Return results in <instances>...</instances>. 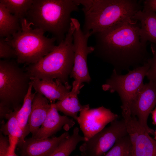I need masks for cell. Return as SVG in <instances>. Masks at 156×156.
<instances>
[{
    "label": "cell",
    "mask_w": 156,
    "mask_h": 156,
    "mask_svg": "<svg viewBox=\"0 0 156 156\" xmlns=\"http://www.w3.org/2000/svg\"><path fill=\"white\" fill-rule=\"evenodd\" d=\"M69 135L66 131L58 137L25 139L21 144L17 145L20 156H50L61 141Z\"/></svg>",
    "instance_id": "7c38bea8"
},
{
    "label": "cell",
    "mask_w": 156,
    "mask_h": 156,
    "mask_svg": "<svg viewBox=\"0 0 156 156\" xmlns=\"http://www.w3.org/2000/svg\"><path fill=\"white\" fill-rule=\"evenodd\" d=\"M21 29L20 20L0 3V38H9Z\"/></svg>",
    "instance_id": "d6986e66"
},
{
    "label": "cell",
    "mask_w": 156,
    "mask_h": 156,
    "mask_svg": "<svg viewBox=\"0 0 156 156\" xmlns=\"http://www.w3.org/2000/svg\"><path fill=\"white\" fill-rule=\"evenodd\" d=\"M82 5L83 31L91 36L131 19L142 7L136 0H76Z\"/></svg>",
    "instance_id": "7a4b0ae2"
},
{
    "label": "cell",
    "mask_w": 156,
    "mask_h": 156,
    "mask_svg": "<svg viewBox=\"0 0 156 156\" xmlns=\"http://www.w3.org/2000/svg\"><path fill=\"white\" fill-rule=\"evenodd\" d=\"M155 135V137H154V139L156 141V129L155 130V131L154 132V134Z\"/></svg>",
    "instance_id": "1f68e13d"
},
{
    "label": "cell",
    "mask_w": 156,
    "mask_h": 156,
    "mask_svg": "<svg viewBox=\"0 0 156 156\" xmlns=\"http://www.w3.org/2000/svg\"><path fill=\"white\" fill-rule=\"evenodd\" d=\"M117 114L103 106L82 110L77 122L86 140L103 129L109 123L116 120Z\"/></svg>",
    "instance_id": "30bf717a"
},
{
    "label": "cell",
    "mask_w": 156,
    "mask_h": 156,
    "mask_svg": "<svg viewBox=\"0 0 156 156\" xmlns=\"http://www.w3.org/2000/svg\"><path fill=\"white\" fill-rule=\"evenodd\" d=\"M138 22L128 19L94 35L93 52L118 74L144 65L151 57L147 43L141 40Z\"/></svg>",
    "instance_id": "6da1fadb"
},
{
    "label": "cell",
    "mask_w": 156,
    "mask_h": 156,
    "mask_svg": "<svg viewBox=\"0 0 156 156\" xmlns=\"http://www.w3.org/2000/svg\"><path fill=\"white\" fill-rule=\"evenodd\" d=\"M132 156H156V141L144 129L132 146Z\"/></svg>",
    "instance_id": "ac0fdd59"
},
{
    "label": "cell",
    "mask_w": 156,
    "mask_h": 156,
    "mask_svg": "<svg viewBox=\"0 0 156 156\" xmlns=\"http://www.w3.org/2000/svg\"><path fill=\"white\" fill-rule=\"evenodd\" d=\"M71 21L75 27L73 34L74 61L70 77L74 79L72 86L82 88L83 83H89L91 80L87 65V57L89 54L93 52L94 47L88 45L89 38L91 36L90 34L83 32L76 18H72Z\"/></svg>",
    "instance_id": "ba28073f"
},
{
    "label": "cell",
    "mask_w": 156,
    "mask_h": 156,
    "mask_svg": "<svg viewBox=\"0 0 156 156\" xmlns=\"http://www.w3.org/2000/svg\"><path fill=\"white\" fill-rule=\"evenodd\" d=\"M32 83L31 81L27 94L24 100L22 105L18 112L16 118L19 125L23 131L25 137L30 132L28 120L31 110L33 99L37 93L32 91Z\"/></svg>",
    "instance_id": "ffe728a7"
},
{
    "label": "cell",
    "mask_w": 156,
    "mask_h": 156,
    "mask_svg": "<svg viewBox=\"0 0 156 156\" xmlns=\"http://www.w3.org/2000/svg\"><path fill=\"white\" fill-rule=\"evenodd\" d=\"M76 0H33L25 18L35 28L51 34L59 44L71 23V13L79 10Z\"/></svg>",
    "instance_id": "3957f363"
},
{
    "label": "cell",
    "mask_w": 156,
    "mask_h": 156,
    "mask_svg": "<svg viewBox=\"0 0 156 156\" xmlns=\"http://www.w3.org/2000/svg\"><path fill=\"white\" fill-rule=\"evenodd\" d=\"M80 89L72 87L71 90L62 99L55 103L58 111L72 117L77 121L78 113L83 109L90 108L89 104L82 105L79 102L78 95Z\"/></svg>",
    "instance_id": "e0dca14e"
},
{
    "label": "cell",
    "mask_w": 156,
    "mask_h": 156,
    "mask_svg": "<svg viewBox=\"0 0 156 156\" xmlns=\"http://www.w3.org/2000/svg\"><path fill=\"white\" fill-rule=\"evenodd\" d=\"M148 62L130 70L124 75L113 70L110 77L102 86V89L111 93L116 92L122 102V114L131 115V106L137 94L144 84L143 81L149 68Z\"/></svg>",
    "instance_id": "52a82bcc"
},
{
    "label": "cell",
    "mask_w": 156,
    "mask_h": 156,
    "mask_svg": "<svg viewBox=\"0 0 156 156\" xmlns=\"http://www.w3.org/2000/svg\"><path fill=\"white\" fill-rule=\"evenodd\" d=\"M18 110H14L8 116L7 122L2 126L1 129V132L4 135H10L18 138V145L21 144L25 139L23 132L19 126L16 118Z\"/></svg>",
    "instance_id": "603a6c76"
},
{
    "label": "cell",
    "mask_w": 156,
    "mask_h": 156,
    "mask_svg": "<svg viewBox=\"0 0 156 156\" xmlns=\"http://www.w3.org/2000/svg\"><path fill=\"white\" fill-rule=\"evenodd\" d=\"M33 88L35 92L47 98L51 104L56 100L62 99L70 91L72 86L64 84L57 79L43 80L31 77Z\"/></svg>",
    "instance_id": "5bb4252c"
},
{
    "label": "cell",
    "mask_w": 156,
    "mask_h": 156,
    "mask_svg": "<svg viewBox=\"0 0 156 156\" xmlns=\"http://www.w3.org/2000/svg\"><path fill=\"white\" fill-rule=\"evenodd\" d=\"M131 19L140 22V35L142 42L149 41L156 45V13L150 10H140Z\"/></svg>",
    "instance_id": "2e32d148"
},
{
    "label": "cell",
    "mask_w": 156,
    "mask_h": 156,
    "mask_svg": "<svg viewBox=\"0 0 156 156\" xmlns=\"http://www.w3.org/2000/svg\"><path fill=\"white\" fill-rule=\"evenodd\" d=\"M51 104V108L46 119L32 137L42 139L49 138L60 131L62 127L68 131L75 125V122L72 118L59 114L55 103Z\"/></svg>",
    "instance_id": "4fadbf2b"
},
{
    "label": "cell",
    "mask_w": 156,
    "mask_h": 156,
    "mask_svg": "<svg viewBox=\"0 0 156 156\" xmlns=\"http://www.w3.org/2000/svg\"><path fill=\"white\" fill-rule=\"evenodd\" d=\"M148 10L156 12V0H146L144 1L142 11Z\"/></svg>",
    "instance_id": "f546056e"
},
{
    "label": "cell",
    "mask_w": 156,
    "mask_h": 156,
    "mask_svg": "<svg viewBox=\"0 0 156 156\" xmlns=\"http://www.w3.org/2000/svg\"><path fill=\"white\" fill-rule=\"evenodd\" d=\"M20 22L21 29L5 39L14 49L18 64H35L55 48L56 40L45 36L41 29L33 28L25 18Z\"/></svg>",
    "instance_id": "5b68a950"
},
{
    "label": "cell",
    "mask_w": 156,
    "mask_h": 156,
    "mask_svg": "<svg viewBox=\"0 0 156 156\" xmlns=\"http://www.w3.org/2000/svg\"><path fill=\"white\" fill-rule=\"evenodd\" d=\"M49 101L40 94L37 92L33 100L28 125L32 136L40 128L46 119L51 107Z\"/></svg>",
    "instance_id": "9a60e30c"
},
{
    "label": "cell",
    "mask_w": 156,
    "mask_h": 156,
    "mask_svg": "<svg viewBox=\"0 0 156 156\" xmlns=\"http://www.w3.org/2000/svg\"><path fill=\"white\" fill-rule=\"evenodd\" d=\"M122 115L128 135L133 146L135 144L140 131L144 129L140 125L135 117L131 115L122 114Z\"/></svg>",
    "instance_id": "d4e9b609"
},
{
    "label": "cell",
    "mask_w": 156,
    "mask_h": 156,
    "mask_svg": "<svg viewBox=\"0 0 156 156\" xmlns=\"http://www.w3.org/2000/svg\"><path fill=\"white\" fill-rule=\"evenodd\" d=\"M156 104V84L149 81L139 90L131 106V114L136 118L140 125L149 134L155 131L148 126V116Z\"/></svg>",
    "instance_id": "8fae6325"
},
{
    "label": "cell",
    "mask_w": 156,
    "mask_h": 156,
    "mask_svg": "<svg viewBox=\"0 0 156 156\" xmlns=\"http://www.w3.org/2000/svg\"><path fill=\"white\" fill-rule=\"evenodd\" d=\"M9 146L8 139L0 133V156H18L16 154H9L7 153Z\"/></svg>",
    "instance_id": "83f0119b"
},
{
    "label": "cell",
    "mask_w": 156,
    "mask_h": 156,
    "mask_svg": "<svg viewBox=\"0 0 156 156\" xmlns=\"http://www.w3.org/2000/svg\"><path fill=\"white\" fill-rule=\"evenodd\" d=\"M33 0H0L8 11L20 20L25 18Z\"/></svg>",
    "instance_id": "7402d4cb"
},
{
    "label": "cell",
    "mask_w": 156,
    "mask_h": 156,
    "mask_svg": "<svg viewBox=\"0 0 156 156\" xmlns=\"http://www.w3.org/2000/svg\"><path fill=\"white\" fill-rule=\"evenodd\" d=\"M132 146L128 135L117 140L103 156H127L132 152Z\"/></svg>",
    "instance_id": "cb8c5ba5"
},
{
    "label": "cell",
    "mask_w": 156,
    "mask_h": 156,
    "mask_svg": "<svg viewBox=\"0 0 156 156\" xmlns=\"http://www.w3.org/2000/svg\"><path fill=\"white\" fill-rule=\"evenodd\" d=\"M153 56L148 60L149 68L146 76L149 80L156 84V49H152Z\"/></svg>",
    "instance_id": "4316f807"
},
{
    "label": "cell",
    "mask_w": 156,
    "mask_h": 156,
    "mask_svg": "<svg viewBox=\"0 0 156 156\" xmlns=\"http://www.w3.org/2000/svg\"><path fill=\"white\" fill-rule=\"evenodd\" d=\"M153 124L156 125V104L154 109L151 112Z\"/></svg>",
    "instance_id": "4dcf8cb0"
},
{
    "label": "cell",
    "mask_w": 156,
    "mask_h": 156,
    "mask_svg": "<svg viewBox=\"0 0 156 156\" xmlns=\"http://www.w3.org/2000/svg\"><path fill=\"white\" fill-rule=\"evenodd\" d=\"M127 156H132V152H131Z\"/></svg>",
    "instance_id": "d6a6232c"
},
{
    "label": "cell",
    "mask_w": 156,
    "mask_h": 156,
    "mask_svg": "<svg viewBox=\"0 0 156 156\" xmlns=\"http://www.w3.org/2000/svg\"><path fill=\"white\" fill-rule=\"evenodd\" d=\"M79 147L81 156H103L120 138L128 135L123 119L110 123Z\"/></svg>",
    "instance_id": "9c48e42d"
},
{
    "label": "cell",
    "mask_w": 156,
    "mask_h": 156,
    "mask_svg": "<svg viewBox=\"0 0 156 156\" xmlns=\"http://www.w3.org/2000/svg\"><path fill=\"white\" fill-rule=\"evenodd\" d=\"M16 57L15 53L13 48L6 41L5 38H0V58L9 60L11 58Z\"/></svg>",
    "instance_id": "484cf974"
},
{
    "label": "cell",
    "mask_w": 156,
    "mask_h": 156,
    "mask_svg": "<svg viewBox=\"0 0 156 156\" xmlns=\"http://www.w3.org/2000/svg\"><path fill=\"white\" fill-rule=\"evenodd\" d=\"M79 129L75 128L71 135L62 140L50 156H69L80 142L86 141L84 136L79 134Z\"/></svg>",
    "instance_id": "44dd1931"
},
{
    "label": "cell",
    "mask_w": 156,
    "mask_h": 156,
    "mask_svg": "<svg viewBox=\"0 0 156 156\" xmlns=\"http://www.w3.org/2000/svg\"></svg>",
    "instance_id": "836d02e7"
},
{
    "label": "cell",
    "mask_w": 156,
    "mask_h": 156,
    "mask_svg": "<svg viewBox=\"0 0 156 156\" xmlns=\"http://www.w3.org/2000/svg\"><path fill=\"white\" fill-rule=\"evenodd\" d=\"M72 22V21H71ZM75 30L71 22L64 40L37 63L25 68L31 77L40 79H57L64 84L68 83V76L74 61L73 34Z\"/></svg>",
    "instance_id": "277c9868"
},
{
    "label": "cell",
    "mask_w": 156,
    "mask_h": 156,
    "mask_svg": "<svg viewBox=\"0 0 156 156\" xmlns=\"http://www.w3.org/2000/svg\"><path fill=\"white\" fill-rule=\"evenodd\" d=\"M9 146L7 153L9 154H15V150L18 145L19 139L18 138L10 135H8Z\"/></svg>",
    "instance_id": "f1b7e54d"
},
{
    "label": "cell",
    "mask_w": 156,
    "mask_h": 156,
    "mask_svg": "<svg viewBox=\"0 0 156 156\" xmlns=\"http://www.w3.org/2000/svg\"><path fill=\"white\" fill-rule=\"evenodd\" d=\"M18 64L10 60H0V104L13 111L21 107L31 81Z\"/></svg>",
    "instance_id": "8992f818"
}]
</instances>
